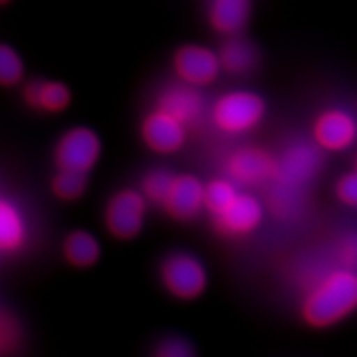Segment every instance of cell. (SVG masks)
I'll list each match as a JSON object with an SVG mask.
<instances>
[{"label": "cell", "instance_id": "6da1fadb", "mask_svg": "<svg viewBox=\"0 0 357 357\" xmlns=\"http://www.w3.org/2000/svg\"><path fill=\"white\" fill-rule=\"evenodd\" d=\"M321 147L310 142L291 144L276 159L268 205L275 215L293 218L303 207L305 189L321 169Z\"/></svg>", "mask_w": 357, "mask_h": 357}, {"label": "cell", "instance_id": "7a4b0ae2", "mask_svg": "<svg viewBox=\"0 0 357 357\" xmlns=\"http://www.w3.org/2000/svg\"><path fill=\"white\" fill-rule=\"evenodd\" d=\"M357 310V271L334 268L314 281L303 303V316L314 328L342 321Z\"/></svg>", "mask_w": 357, "mask_h": 357}, {"label": "cell", "instance_id": "3957f363", "mask_svg": "<svg viewBox=\"0 0 357 357\" xmlns=\"http://www.w3.org/2000/svg\"><path fill=\"white\" fill-rule=\"evenodd\" d=\"M265 113V101L257 93L231 91L215 101L212 119L223 132L243 134L257 128Z\"/></svg>", "mask_w": 357, "mask_h": 357}, {"label": "cell", "instance_id": "277c9868", "mask_svg": "<svg viewBox=\"0 0 357 357\" xmlns=\"http://www.w3.org/2000/svg\"><path fill=\"white\" fill-rule=\"evenodd\" d=\"M160 276L169 291L181 300L197 298L207 288V271L202 261L185 252L171 253L160 266Z\"/></svg>", "mask_w": 357, "mask_h": 357}, {"label": "cell", "instance_id": "5b68a950", "mask_svg": "<svg viewBox=\"0 0 357 357\" xmlns=\"http://www.w3.org/2000/svg\"><path fill=\"white\" fill-rule=\"evenodd\" d=\"M101 155V141L88 128H73L61 136L55 149L58 169L89 172Z\"/></svg>", "mask_w": 357, "mask_h": 357}, {"label": "cell", "instance_id": "8992f818", "mask_svg": "<svg viewBox=\"0 0 357 357\" xmlns=\"http://www.w3.org/2000/svg\"><path fill=\"white\" fill-rule=\"evenodd\" d=\"M146 197L141 192L124 189L113 195L106 207V225L118 238H134L144 225Z\"/></svg>", "mask_w": 357, "mask_h": 357}, {"label": "cell", "instance_id": "52a82bcc", "mask_svg": "<svg viewBox=\"0 0 357 357\" xmlns=\"http://www.w3.org/2000/svg\"><path fill=\"white\" fill-rule=\"evenodd\" d=\"M276 159L260 147H240L227 159V176L236 185H258L275 176Z\"/></svg>", "mask_w": 357, "mask_h": 357}, {"label": "cell", "instance_id": "ba28073f", "mask_svg": "<svg viewBox=\"0 0 357 357\" xmlns=\"http://www.w3.org/2000/svg\"><path fill=\"white\" fill-rule=\"evenodd\" d=\"M174 68L181 82L204 86L215 82L222 63L218 53L200 45H184L174 56Z\"/></svg>", "mask_w": 357, "mask_h": 357}, {"label": "cell", "instance_id": "9c48e42d", "mask_svg": "<svg viewBox=\"0 0 357 357\" xmlns=\"http://www.w3.org/2000/svg\"><path fill=\"white\" fill-rule=\"evenodd\" d=\"M314 141L321 149L346 151L357 141V119L346 109H328L316 119Z\"/></svg>", "mask_w": 357, "mask_h": 357}, {"label": "cell", "instance_id": "30bf717a", "mask_svg": "<svg viewBox=\"0 0 357 357\" xmlns=\"http://www.w3.org/2000/svg\"><path fill=\"white\" fill-rule=\"evenodd\" d=\"M190 83H174L159 95L158 108L166 111L185 126L199 123L205 111V100Z\"/></svg>", "mask_w": 357, "mask_h": 357}, {"label": "cell", "instance_id": "8fae6325", "mask_svg": "<svg viewBox=\"0 0 357 357\" xmlns=\"http://www.w3.org/2000/svg\"><path fill=\"white\" fill-rule=\"evenodd\" d=\"M185 124L174 118L166 111L155 109L142 123V137L146 144L155 153L169 154L181 149L185 142Z\"/></svg>", "mask_w": 357, "mask_h": 357}, {"label": "cell", "instance_id": "7c38bea8", "mask_svg": "<svg viewBox=\"0 0 357 357\" xmlns=\"http://www.w3.org/2000/svg\"><path fill=\"white\" fill-rule=\"evenodd\" d=\"M263 205L253 195L240 192L227 211L217 218L218 229L229 235L250 234L260 225L263 220Z\"/></svg>", "mask_w": 357, "mask_h": 357}, {"label": "cell", "instance_id": "4fadbf2b", "mask_svg": "<svg viewBox=\"0 0 357 357\" xmlns=\"http://www.w3.org/2000/svg\"><path fill=\"white\" fill-rule=\"evenodd\" d=\"M205 185L194 176H177L164 208L178 220H190L204 207Z\"/></svg>", "mask_w": 357, "mask_h": 357}, {"label": "cell", "instance_id": "5bb4252c", "mask_svg": "<svg viewBox=\"0 0 357 357\" xmlns=\"http://www.w3.org/2000/svg\"><path fill=\"white\" fill-rule=\"evenodd\" d=\"M25 100L32 108L56 113L70 102V89L60 82L32 79L25 86Z\"/></svg>", "mask_w": 357, "mask_h": 357}, {"label": "cell", "instance_id": "9a60e30c", "mask_svg": "<svg viewBox=\"0 0 357 357\" xmlns=\"http://www.w3.org/2000/svg\"><path fill=\"white\" fill-rule=\"evenodd\" d=\"M26 223L20 208L0 197V252H13L24 245Z\"/></svg>", "mask_w": 357, "mask_h": 357}, {"label": "cell", "instance_id": "2e32d148", "mask_svg": "<svg viewBox=\"0 0 357 357\" xmlns=\"http://www.w3.org/2000/svg\"><path fill=\"white\" fill-rule=\"evenodd\" d=\"M218 58L223 70L231 75H243L257 66L258 52L248 40L231 37L222 45Z\"/></svg>", "mask_w": 357, "mask_h": 357}, {"label": "cell", "instance_id": "e0dca14e", "mask_svg": "<svg viewBox=\"0 0 357 357\" xmlns=\"http://www.w3.org/2000/svg\"><path fill=\"white\" fill-rule=\"evenodd\" d=\"M250 0H212L211 22L218 32L236 33L247 24Z\"/></svg>", "mask_w": 357, "mask_h": 357}, {"label": "cell", "instance_id": "ac0fdd59", "mask_svg": "<svg viewBox=\"0 0 357 357\" xmlns=\"http://www.w3.org/2000/svg\"><path fill=\"white\" fill-rule=\"evenodd\" d=\"M101 255V247L91 234L84 230L71 231L65 240V257L71 265L91 266Z\"/></svg>", "mask_w": 357, "mask_h": 357}, {"label": "cell", "instance_id": "d6986e66", "mask_svg": "<svg viewBox=\"0 0 357 357\" xmlns=\"http://www.w3.org/2000/svg\"><path fill=\"white\" fill-rule=\"evenodd\" d=\"M240 190L236 189V184L231 178H215L211 184L205 185L204 207L213 217H218L227 211V207L234 202Z\"/></svg>", "mask_w": 357, "mask_h": 357}, {"label": "cell", "instance_id": "ffe728a7", "mask_svg": "<svg viewBox=\"0 0 357 357\" xmlns=\"http://www.w3.org/2000/svg\"><path fill=\"white\" fill-rule=\"evenodd\" d=\"M86 172L71 171V169H58V174L53 178V192L56 197L63 200L79 199L86 190Z\"/></svg>", "mask_w": 357, "mask_h": 357}, {"label": "cell", "instance_id": "44dd1931", "mask_svg": "<svg viewBox=\"0 0 357 357\" xmlns=\"http://www.w3.org/2000/svg\"><path fill=\"white\" fill-rule=\"evenodd\" d=\"M177 176L172 172L164 171V169H158V171L149 172L142 181V194L144 197L153 204L164 205L166 202L169 192H171L174 181Z\"/></svg>", "mask_w": 357, "mask_h": 357}, {"label": "cell", "instance_id": "7402d4cb", "mask_svg": "<svg viewBox=\"0 0 357 357\" xmlns=\"http://www.w3.org/2000/svg\"><path fill=\"white\" fill-rule=\"evenodd\" d=\"M24 77V63L13 48L0 45V84H15Z\"/></svg>", "mask_w": 357, "mask_h": 357}, {"label": "cell", "instance_id": "603a6c76", "mask_svg": "<svg viewBox=\"0 0 357 357\" xmlns=\"http://www.w3.org/2000/svg\"><path fill=\"white\" fill-rule=\"evenodd\" d=\"M194 354L190 342L184 337L169 336L159 342L158 356L160 357H190Z\"/></svg>", "mask_w": 357, "mask_h": 357}, {"label": "cell", "instance_id": "cb8c5ba5", "mask_svg": "<svg viewBox=\"0 0 357 357\" xmlns=\"http://www.w3.org/2000/svg\"><path fill=\"white\" fill-rule=\"evenodd\" d=\"M336 195L342 204L357 207V169L342 176L336 184Z\"/></svg>", "mask_w": 357, "mask_h": 357}, {"label": "cell", "instance_id": "d4e9b609", "mask_svg": "<svg viewBox=\"0 0 357 357\" xmlns=\"http://www.w3.org/2000/svg\"><path fill=\"white\" fill-rule=\"evenodd\" d=\"M337 258L341 266L357 271V231L346 235L337 247Z\"/></svg>", "mask_w": 357, "mask_h": 357}, {"label": "cell", "instance_id": "484cf974", "mask_svg": "<svg viewBox=\"0 0 357 357\" xmlns=\"http://www.w3.org/2000/svg\"><path fill=\"white\" fill-rule=\"evenodd\" d=\"M6 2H8V0H0V3H6Z\"/></svg>", "mask_w": 357, "mask_h": 357}]
</instances>
